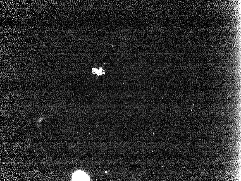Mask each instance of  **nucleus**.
<instances>
[{"label":"nucleus","instance_id":"1","mask_svg":"<svg viewBox=\"0 0 241 181\" xmlns=\"http://www.w3.org/2000/svg\"><path fill=\"white\" fill-rule=\"evenodd\" d=\"M73 181H89V176L82 171H77L74 174L72 179Z\"/></svg>","mask_w":241,"mask_h":181},{"label":"nucleus","instance_id":"2","mask_svg":"<svg viewBox=\"0 0 241 181\" xmlns=\"http://www.w3.org/2000/svg\"><path fill=\"white\" fill-rule=\"evenodd\" d=\"M92 73L94 75H97V77L102 76L105 75V70L103 69L102 67H100L99 69L94 67L92 68Z\"/></svg>","mask_w":241,"mask_h":181}]
</instances>
